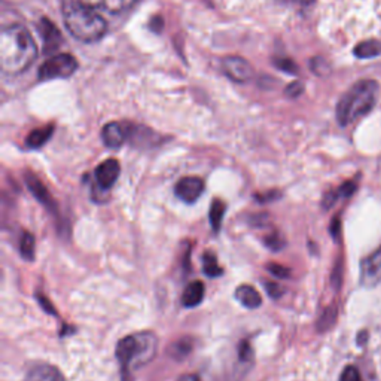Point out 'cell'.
<instances>
[{
  "instance_id": "obj_1",
  "label": "cell",
  "mask_w": 381,
  "mask_h": 381,
  "mask_svg": "<svg viewBox=\"0 0 381 381\" xmlns=\"http://www.w3.org/2000/svg\"><path fill=\"white\" fill-rule=\"evenodd\" d=\"M38 57L31 33L21 24H11L0 31V68L6 75H20Z\"/></svg>"
},
{
  "instance_id": "obj_2",
  "label": "cell",
  "mask_w": 381,
  "mask_h": 381,
  "mask_svg": "<svg viewBox=\"0 0 381 381\" xmlns=\"http://www.w3.org/2000/svg\"><path fill=\"white\" fill-rule=\"evenodd\" d=\"M63 21L67 31L81 42H97L108 31V23L97 9L85 6L79 0H64Z\"/></svg>"
},
{
  "instance_id": "obj_3",
  "label": "cell",
  "mask_w": 381,
  "mask_h": 381,
  "mask_svg": "<svg viewBox=\"0 0 381 381\" xmlns=\"http://www.w3.org/2000/svg\"><path fill=\"white\" fill-rule=\"evenodd\" d=\"M158 349V340L152 332H137L124 337L116 344V359L123 381H133V372L149 363Z\"/></svg>"
},
{
  "instance_id": "obj_4",
  "label": "cell",
  "mask_w": 381,
  "mask_h": 381,
  "mask_svg": "<svg viewBox=\"0 0 381 381\" xmlns=\"http://www.w3.org/2000/svg\"><path fill=\"white\" fill-rule=\"evenodd\" d=\"M378 83L372 79L357 81L349 91H345L337 105V121L342 127L355 123L368 115L375 106Z\"/></svg>"
},
{
  "instance_id": "obj_5",
  "label": "cell",
  "mask_w": 381,
  "mask_h": 381,
  "mask_svg": "<svg viewBox=\"0 0 381 381\" xmlns=\"http://www.w3.org/2000/svg\"><path fill=\"white\" fill-rule=\"evenodd\" d=\"M78 60L72 54L61 53L53 56L39 67V79L51 81L68 78L78 71Z\"/></svg>"
},
{
  "instance_id": "obj_6",
  "label": "cell",
  "mask_w": 381,
  "mask_h": 381,
  "mask_svg": "<svg viewBox=\"0 0 381 381\" xmlns=\"http://www.w3.org/2000/svg\"><path fill=\"white\" fill-rule=\"evenodd\" d=\"M222 71L231 81L246 83L253 78V66L243 57L228 56L222 60Z\"/></svg>"
},
{
  "instance_id": "obj_7",
  "label": "cell",
  "mask_w": 381,
  "mask_h": 381,
  "mask_svg": "<svg viewBox=\"0 0 381 381\" xmlns=\"http://www.w3.org/2000/svg\"><path fill=\"white\" fill-rule=\"evenodd\" d=\"M381 283V246L360 263V285L375 288Z\"/></svg>"
},
{
  "instance_id": "obj_8",
  "label": "cell",
  "mask_w": 381,
  "mask_h": 381,
  "mask_svg": "<svg viewBox=\"0 0 381 381\" xmlns=\"http://www.w3.org/2000/svg\"><path fill=\"white\" fill-rule=\"evenodd\" d=\"M204 182L201 178L197 176H186L182 178L176 186H175V194L179 200H182L186 204L195 203L201 194L204 193Z\"/></svg>"
},
{
  "instance_id": "obj_9",
  "label": "cell",
  "mask_w": 381,
  "mask_h": 381,
  "mask_svg": "<svg viewBox=\"0 0 381 381\" xmlns=\"http://www.w3.org/2000/svg\"><path fill=\"white\" fill-rule=\"evenodd\" d=\"M119 171H121V167L115 158H109L106 161H103L101 164L97 166L94 171L97 185L101 189H111L119 178Z\"/></svg>"
},
{
  "instance_id": "obj_10",
  "label": "cell",
  "mask_w": 381,
  "mask_h": 381,
  "mask_svg": "<svg viewBox=\"0 0 381 381\" xmlns=\"http://www.w3.org/2000/svg\"><path fill=\"white\" fill-rule=\"evenodd\" d=\"M128 127L113 121V123L106 124L101 130V138L103 143H105L111 149H118L126 143L128 138Z\"/></svg>"
},
{
  "instance_id": "obj_11",
  "label": "cell",
  "mask_w": 381,
  "mask_h": 381,
  "mask_svg": "<svg viewBox=\"0 0 381 381\" xmlns=\"http://www.w3.org/2000/svg\"><path fill=\"white\" fill-rule=\"evenodd\" d=\"M26 183H27L29 190L33 194V197L36 198L42 205H45L46 210H49V212H56L57 210V204H56L53 195H51V193L46 189V186L36 176H33V175H30V173H27V175H26Z\"/></svg>"
},
{
  "instance_id": "obj_12",
  "label": "cell",
  "mask_w": 381,
  "mask_h": 381,
  "mask_svg": "<svg viewBox=\"0 0 381 381\" xmlns=\"http://www.w3.org/2000/svg\"><path fill=\"white\" fill-rule=\"evenodd\" d=\"M79 2L93 9H106L111 14H121L131 9L138 0H79Z\"/></svg>"
},
{
  "instance_id": "obj_13",
  "label": "cell",
  "mask_w": 381,
  "mask_h": 381,
  "mask_svg": "<svg viewBox=\"0 0 381 381\" xmlns=\"http://www.w3.org/2000/svg\"><path fill=\"white\" fill-rule=\"evenodd\" d=\"M24 381H66L63 374L49 363H38L29 370Z\"/></svg>"
},
{
  "instance_id": "obj_14",
  "label": "cell",
  "mask_w": 381,
  "mask_h": 381,
  "mask_svg": "<svg viewBox=\"0 0 381 381\" xmlns=\"http://www.w3.org/2000/svg\"><path fill=\"white\" fill-rule=\"evenodd\" d=\"M235 300L240 301V304L246 308H258L263 304V297L253 286L241 285L235 289Z\"/></svg>"
},
{
  "instance_id": "obj_15",
  "label": "cell",
  "mask_w": 381,
  "mask_h": 381,
  "mask_svg": "<svg viewBox=\"0 0 381 381\" xmlns=\"http://www.w3.org/2000/svg\"><path fill=\"white\" fill-rule=\"evenodd\" d=\"M357 189V185L356 182L353 181H349L342 183L338 189L335 190H331V193H327L323 198V209H331V207L340 200V198H349L355 194V190Z\"/></svg>"
},
{
  "instance_id": "obj_16",
  "label": "cell",
  "mask_w": 381,
  "mask_h": 381,
  "mask_svg": "<svg viewBox=\"0 0 381 381\" xmlns=\"http://www.w3.org/2000/svg\"><path fill=\"white\" fill-rule=\"evenodd\" d=\"M204 300V285L201 282H193L189 283L185 290H183V295H182V304L186 308H193L201 304V301Z\"/></svg>"
},
{
  "instance_id": "obj_17",
  "label": "cell",
  "mask_w": 381,
  "mask_h": 381,
  "mask_svg": "<svg viewBox=\"0 0 381 381\" xmlns=\"http://www.w3.org/2000/svg\"><path fill=\"white\" fill-rule=\"evenodd\" d=\"M39 33L42 36V41L46 46V49H54V46L61 41V34L59 31V29L54 26L53 21H49L46 19H42L41 24H39Z\"/></svg>"
},
{
  "instance_id": "obj_18",
  "label": "cell",
  "mask_w": 381,
  "mask_h": 381,
  "mask_svg": "<svg viewBox=\"0 0 381 381\" xmlns=\"http://www.w3.org/2000/svg\"><path fill=\"white\" fill-rule=\"evenodd\" d=\"M54 133V127L53 126H45L42 128H36L33 130L29 136H27V141L26 145L31 149H38L42 148Z\"/></svg>"
},
{
  "instance_id": "obj_19",
  "label": "cell",
  "mask_w": 381,
  "mask_h": 381,
  "mask_svg": "<svg viewBox=\"0 0 381 381\" xmlns=\"http://www.w3.org/2000/svg\"><path fill=\"white\" fill-rule=\"evenodd\" d=\"M353 53L357 59H362V60L378 57L381 54V42L375 41V39L363 41L355 46Z\"/></svg>"
},
{
  "instance_id": "obj_20",
  "label": "cell",
  "mask_w": 381,
  "mask_h": 381,
  "mask_svg": "<svg viewBox=\"0 0 381 381\" xmlns=\"http://www.w3.org/2000/svg\"><path fill=\"white\" fill-rule=\"evenodd\" d=\"M203 271L207 277H212V279L223 274L222 267L218 264V258L210 252H205L203 256Z\"/></svg>"
},
{
  "instance_id": "obj_21",
  "label": "cell",
  "mask_w": 381,
  "mask_h": 381,
  "mask_svg": "<svg viewBox=\"0 0 381 381\" xmlns=\"http://www.w3.org/2000/svg\"><path fill=\"white\" fill-rule=\"evenodd\" d=\"M225 215V204L220 200H213L210 204V212H209V218H210V225H212V230L215 233H218L220 230V225H222V219Z\"/></svg>"
},
{
  "instance_id": "obj_22",
  "label": "cell",
  "mask_w": 381,
  "mask_h": 381,
  "mask_svg": "<svg viewBox=\"0 0 381 381\" xmlns=\"http://www.w3.org/2000/svg\"><path fill=\"white\" fill-rule=\"evenodd\" d=\"M36 241L30 233H24L20 238V253L26 261H33L34 259V248H36Z\"/></svg>"
},
{
  "instance_id": "obj_23",
  "label": "cell",
  "mask_w": 381,
  "mask_h": 381,
  "mask_svg": "<svg viewBox=\"0 0 381 381\" xmlns=\"http://www.w3.org/2000/svg\"><path fill=\"white\" fill-rule=\"evenodd\" d=\"M190 350H193V342L189 341V338H182L171 345L170 355L176 360H181L185 359L190 353Z\"/></svg>"
},
{
  "instance_id": "obj_24",
  "label": "cell",
  "mask_w": 381,
  "mask_h": 381,
  "mask_svg": "<svg viewBox=\"0 0 381 381\" xmlns=\"http://www.w3.org/2000/svg\"><path fill=\"white\" fill-rule=\"evenodd\" d=\"M337 316H338L337 307L335 305L327 307L319 319V323H318L319 331H327V329H331L337 322Z\"/></svg>"
},
{
  "instance_id": "obj_25",
  "label": "cell",
  "mask_w": 381,
  "mask_h": 381,
  "mask_svg": "<svg viewBox=\"0 0 381 381\" xmlns=\"http://www.w3.org/2000/svg\"><path fill=\"white\" fill-rule=\"evenodd\" d=\"M264 241H265V246L268 249L275 250V252L285 248V240H283V237L279 233H273L271 235H267L264 238Z\"/></svg>"
},
{
  "instance_id": "obj_26",
  "label": "cell",
  "mask_w": 381,
  "mask_h": 381,
  "mask_svg": "<svg viewBox=\"0 0 381 381\" xmlns=\"http://www.w3.org/2000/svg\"><path fill=\"white\" fill-rule=\"evenodd\" d=\"M338 381H363V378H362V375L356 367L349 365L342 370Z\"/></svg>"
},
{
  "instance_id": "obj_27",
  "label": "cell",
  "mask_w": 381,
  "mask_h": 381,
  "mask_svg": "<svg viewBox=\"0 0 381 381\" xmlns=\"http://www.w3.org/2000/svg\"><path fill=\"white\" fill-rule=\"evenodd\" d=\"M275 66L279 67L280 71L288 72L290 75L298 73V66L295 63H293L290 59H279V60H275Z\"/></svg>"
},
{
  "instance_id": "obj_28",
  "label": "cell",
  "mask_w": 381,
  "mask_h": 381,
  "mask_svg": "<svg viewBox=\"0 0 381 381\" xmlns=\"http://www.w3.org/2000/svg\"><path fill=\"white\" fill-rule=\"evenodd\" d=\"M311 71H313L316 75H327L329 73V64L325 59H313L310 63Z\"/></svg>"
},
{
  "instance_id": "obj_29",
  "label": "cell",
  "mask_w": 381,
  "mask_h": 381,
  "mask_svg": "<svg viewBox=\"0 0 381 381\" xmlns=\"http://www.w3.org/2000/svg\"><path fill=\"white\" fill-rule=\"evenodd\" d=\"M267 270L274 275L277 277V279H286V277H289V270L283 265H279V264H268L267 265Z\"/></svg>"
},
{
  "instance_id": "obj_30",
  "label": "cell",
  "mask_w": 381,
  "mask_h": 381,
  "mask_svg": "<svg viewBox=\"0 0 381 381\" xmlns=\"http://www.w3.org/2000/svg\"><path fill=\"white\" fill-rule=\"evenodd\" d=\"M265 290L268 292V295L271 298H280L283 295V292H285V289L277 282H267L265 283Z\"/></svg>"
},
{
  "instance_id": "obj_31",
  "label": "cell",
  "mask_w": 381,
  "mask_h": 381,
  "mask_svg": "<svg viewBox=\"0 0 381 381\" xmlns=\"http://www.w3.org/2000/svg\"><path fill=\"white\" fill-rule=\"evenodd\" d=\"M285 93L289 97H300L304 93V85L303 82H292L289 86H286Z\"/></svg>"
},
{
  "instance_id": "obj_32",
  "label": "cell",
  "mask_w": 381,
  "mask_h": 381,
  "mask_svg": "<svg viewBox=\"0 0 381 381\" xmlns=\"http://www.w3.org/2000/svg\"><path fill=\"white\" fill-rule=\"evenodd\" d=\"M238 356L241 360H249L252 356V347L248 341H243L238 347Z\"/></svg>"
},
{
  "instance_id": "obj_33",
  "label": "cell",
  "mask_w": 381,
  "mask_h": 381,
  "mask_svg": "<svg viewBox=\"0 0 381 381\" xmlns=\"http://www.w3.org/2000/svg\"><path fill=\"white\" fill-rule=\"evenodd\" d=\"M38 300H39V303L42 304V307H44L46 311H49V313H53V315L56 313V310H54L53 307H51V303H49V301H46V300H45L44 297H41V295L38 297Z\"/></svg>"
},
{
  "instance_id": "obj_34",
  "label": "cell",
  "mask_w": 381,
  "mask_h": 381,
  "mask_svg": "<svg viewBox=\"0 0 381 381\" xmlns=\"http://www.w3.org/2000/svg\"><path fill=\"white\" fill-rule=\"evenodd\" d=\"M179 381H201V378L197 374H185L179 378Z\"/></svg>"
}]
</instances>
